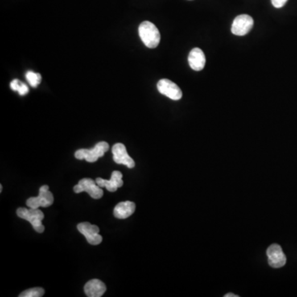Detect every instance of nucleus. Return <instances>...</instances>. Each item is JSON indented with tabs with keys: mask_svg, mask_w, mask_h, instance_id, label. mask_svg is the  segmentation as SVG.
Wrapping results in <instances>:
<instances>
[{
	"mask_svg": "<svg viewBox=\"0 0 297 297\" xmlns=\"http://www.w3.org/2000/svg\"><path fill=\"white\" fill-rule=\"evenodd\" d=\"M139 36L148 48H156L160 42V33L157 26L149 21H145L139 26Z\"/></svg>",
	"mask_w": 297,
	"mask_h": 297,
	"instance_id": "obj_1",
	"label": "nucleus"
},
{
	"mask_svg": "<svg viewBox=\"0 0 297 297\" xmlns=\"http://www.w3.org/2000/svg\"><path fill=\"white\" fill-rule=\"evenodd\" d=\"M17 215L18 217L26 220L31 223L33 229L38 233H43L45 230V226L42 224V221L44 219L45 216L43 212L38 208H23L20 207L17 210Z\"/></svg>",
	"mask_w": 297,
	"mask_h": 297,
	"instance_id": "obj_2",
	"label": "nucleus"
},
{
	"mask_svg": "<svg viewBox=\"0 0 297 297\" xmlns=\"http://www.w3.org/2000/svg\"><path fill=\"white\" fill-rule=\"evenodd\" d=\"M109 150V145L105 141L98 142L94 147L90 150L88 149H81L75 152V158L79 160L85 159L87 162L93 163L98 159L99 158L104 156L106 152Z\"/></svg>",
	"mask_w": 297,
	"mask_h": 297,
	"instance_id": "obj_3",
	"label": "nucleus"
},
{
	"mask_svg": "<svg viewBox=\"0 0 297 297\" xmlns=\"http://www.w3.org/2000/svg\"><path fill=\"white\" fill-rule=\"evenodd\" d=\"M74 191L75 193H80L83 191H86L93 199H100L104 196V191L101 187H99L96 181L92 180L91 178L81 179L77 185H75Z\"/></svg>",
	"mask_w": 297,
	"mask_h": 297,
	"instance_id": "obj_4",
	"label": "nucleus"
},
{
	"mask_svg": "<svg viewBox=\"0 0 297 297\" xmlns=\"http://www.w3.org/2000/svg\"><path fill=\"white\" fill-rule=\"evenodd\" d=\"M54 203V196L52 192L49 191L47 185L41 187L39 190V195L36 197H30L26 200V206L31 208H39L42 207H49Z\"/></svg>",
	"mask_w": 297,
	"mask_h": 297,
	"instance_id": "obj_5",
	"label": "nucleus"
},
{
	"mask_svg": "<svg viewBox=\"0 0 297 297\" xmlns=\"http://www.w3.org/2000/svg\"><path fill=\"white\" fill-rule=\"evenodd\" d=\"M157 88L161 94L170 97L172 100H179L183 97V92L175 83L170 79H160L157 84Z\"/></svg>",
	"mask_w": 297,
	"mask_h": 297,
	"instance_id": "obj_6",
	"label": "nucleus"
},
{
	"mask_svg": "<svg viewBox=\"0 0 297 297\" xmlns=\"http://www.w3.org/2000/svg\"><path fill=\"white\" fill-rule=\"evenodd\" d=\"M77 229L86 238L88 244L97 245L103 241V237L99 235V228L97 225L89 222H82L78 224Z\"/></svg>",
	"mask_w": 297,
	"mask_h": 297,
	"instance_id": "obj_7",
	"label": "nucleus"
},
{
	"mask_svg": "<svg viewBox=\"0 0 297 297\" xmlns=\"http://www.w3.org/2000/svg\"><path fill=\"white\" fill-rule=\"evenodd\" d=\"M253 19L252 17L247 14H241L236 17L234 20L231 31L234 35L244 36L253 28Z\"/></svg>",
	"mask_w": 297,
	"mask_h": 297,
	"instance_id": "obj_8",
	"label": "nucleus"
},
{
	"mask_svg": "<svg viewBox=\"0 0 297 297\" xmlns=\"http://www.w3.org/2000/svg\"><path fill=\"white\" fill-rule=\"evenodd\" d=\"M269 263L272 268L280 269L286 262V255L284 254L282 247L278 244H272L267 250Z\"/></svg>",
	"mask_w": 297,
	"mask_h": 297,
	"instance_id": "obj_9",
	"label": "nucleus"
},
{
	"mask_svg": "<svg viewBox=\"0 0 297 297\" xmlns=\"http://www.w3.org/2000/svg\"><path fill=\"white\" fill-rule=\"evenodd\" d=\"M112 154H113V160L115 163L118 164H124L127 166L129 169H133L135 167V161L130 158L128 154L125 145L123 144L117 143L113 145L112 147Z\"/></svg>",
	"mask_w": 297,
	"mask_h": 297,
	"instance_id": "obj_10",
	"label": "nucleus"
},
{
	"mask_svg": "<svg viewBox=\"0 0 297 297\" xmlns=\"http://www.w3.org/2000/svg\"><path fill=\"white\" fill-rule=\"evenodd\" d=\"M96 183L99 187H106L111 192H114L118 189L119 187L123 186L122 174L120 171H113L111 179L106 180L101 178H96Z\"/></svg>",
	"mask_w": 297,
	"mask_h": 297,
	"instance_id": "obj_11",
	"label": "nucleus"
},
{
	"mask_svg": "<svg viewBox=\"0 0 297 297\" xmlns=\"http://www.w3.org/2000/svg\"><path fill=\"white\" fill-rule=\"evenodd\" d=\"M188 63L193 71H200L203 70L206 64V56L200 48H193L188 55Z\"/></svg>",
	"mask_w": 297,
	"mask_h": 297,
	"instance_id": "obj_12",
	"label": "nucleus"
},
{
	"mask_svg": "<svg viewBox=\"0 0 297 297\" xmlns=\"http://www.w3.org/2000/svg\"><path fill=\"white\" fill-rule=\"evenodd\" d=\"M84 290L87 296L100 297L105 293L107 287L100 280L92 279L85 284Z\"/></svg>",
	"mask_w": 297,
	"mask_h": 297,
	"instance_id": "obj_13",
	"label": "nucleus"
},
{
	"mask_svg": "<svg viewBox=\"0 0 297 297\" xmlns=\"http://www.w3.org/2000/svg\"><path fill=\"white\" fill-rule=\"evenodd\" d=\"M135 211H136V204L130 201H126V202L118 203L115 207L113 215L117 219L124 220L130 217L132 214L134 213Z\"/></svg>",
	"mask_w": 297,
	"mask_h": 297,
	"instance_id": "obj_14",
	"label": "nucleus"
},
{
	"mask_svg": "<svg viewBox=\"0 0 297 297\" xmlns=\"http://www.w3.org/2000/svg\"><path fill=\"white\" fill-rule=\"evenodd\" d=\"M26 79L28 81L29 84L33 88H37L41 82H42V76L38 73L28 71L26 74Z\"/></svg>",
	"mask_w": 297,
	"mask_h": 297,
	"instance_id": "obj_15",
	"label": "nucleus"
},
{
	"mask_svg": "<svg viewBox=\"0 0 297 297\" xmlns=\"http://www.w3.org/2000/svg\"><path fill=\"white\" fill-rule=\"evenodd\" d=\"M45 294L44 289L42 287H34V288L28 289L21 293L19 297H41L43 296Z\"/></svg>",
	"mask_w": 297,
	"mask_h": 297,
	"instance_id": "obj_16",
	"label": "nucleus"
},
{
	"mask_svg": "<svg viewBox=\"0 0 297 297\" xmlns=\"http://www.w3.org/2000/svg\"><path fill=\"white\" fill-rule=\"evenodd\" d=\"M271 1H272L273 6L277 8V9L282 8L287 2V0H271Z\"/></svg>",
	"mask_w": 297,
	"mask_h": 297,
	"instance_id": "obj_17",
	"label": "nucleus"
},
{
	"mask_svg": "<svg viewBox=\"0 0 297 297\" xmlns=\"http://www.w3.org/2000/svg\"><path fill=\"white\" fill-rule=\"evenodd\" d=\"M21 84H22V82L18 80V79H13V81L11 82V84H10V88H11L13 91H17V92H18Z\"/></svg>",
	"mask_w": 297,
	"mask_h": 297,
	"instance_id": "obj_18",
	"label": "nucleus"
},
{
	"mask_svg": "<svg viewBox=\"0 0 297 297\" xmlns=\"http://www.w3.org/2000/svg\"><path fill=\"white\" fill-rule=\"evenodd\" d=\"M18 92H19L20 95H26L29 92L28 87L24 83H22L20 85Z\"/></svg>",
	"mask_w": 297,
	"mask_h": 297,
	"instance_id": "obj_19",
	"label": "nucleus"
},
{
	"mask_svg": "<svg viewBox=\"0 0 297 297\" xmlns=\"http://www.w3.org/2000/svg\"><path fill=\"white\" fill-rule=\"evenodd\" d=\"M239 295H236V294H232V293H228L226 295H224V297H238Z\"/></svg>",
	"mask_w": 297,
	"mask_h": 297,
	"instance_id": "obj_20",
	"label": "nucleus"
},
{
	"mask_svg": "<svg viewBox=\"0 0 297 297\" xmlns=\"http://www.w3.org/2000/svg\"><path fill=\"white\" fill-rule=\"evenodd\" d=\"M3 191V186L2 185H0V192H2Z\"/></svg>",
	"mask_w": 297,
	"mask_h": 297,
	"instance_id": "obj_21",
	"label": "nucleus"
}]
</instances>
